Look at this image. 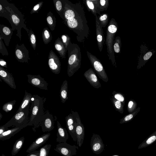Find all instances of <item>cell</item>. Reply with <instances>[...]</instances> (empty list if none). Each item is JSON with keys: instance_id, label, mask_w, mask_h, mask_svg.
<instances>
[{"instance_id": "6da1fadb", "label": "cell", "mask_w": 156, "mask_h": 156, "mask_svg": "<svg viewBox=\"0 0 156 156\" xmlns=\"http://www.w3.org/2000/svg\"><path fill=\"white\" fill-rule=\"evenodd\" d=\"M64 23L76 35L79 42L83 41L89 34V28L87 25L84 11L82 5L79 4L75 13L69 20L63 21Z\"/></svg>"}, {"instance_id": "7a4b0ae2", "label": "cell", "mask_w": 156, "mask_h": 156, "mask_svg": "<svg viewBox=\"0 0 156 156\" xmlns=\"http://www.w3.org/2000/svg\"><path fill=\"white\" fill-rule=\"evenodd\" d=\"M0 4L9 12L10 15V23L13 31L17 30L16 35L21 41V30L24 29L28 34L30 30L28 29L25 23L24 16L21 12L12 3H9L6 0H0Z\"/></svg>"}, {"instance_id": "3957f363", "label": "cell", "mask_w": 156, "mask_h": 156, "mask_svg": "<svg viewBox=\"0 0 156 156\" xmlns=\"http://www.w3.org/2000/svg\"><path fill=\"white\" fill-rule=\"evenodd\" d=\"M44 100L37 94L33 95L31 101L30 115L27 126H34V131L40 126L41 119L44 115L43 110Z\"/></svg>"}, {"instance_id": "277c9868", "label": "cell", "mask_w": 156, "mask_h": 156, "mask_svg": "<svg viewBox=\"0 0 156 156\" xmlns=\"http://www.w3.org/2000/svg\"><path fill=\"white\" fill-rule=\"evenodd\" d=\"M68 62L67 73L69 77L73 76L80 68L82 55L80 49L76 44L70 42L67 48Z\"/></svg>"}, {"instance_id": "5b68a950", "label": "cell", "mask_w": 156, "mask_h": 156, "mask_svg": "<svg viewBox=\"0 0 156 156\" xmlns=\"http://www.w3.org/2000/svg\"><path fill=\"white\" fill-rule=\"evenodd\" d=\"M118 27L117 23L115 20L114 18L111 19L107 27L105 40L109 59L111 61L112 64L115 68L117 66L113 45L115 36L118 31Z\"/></svg>"}, {"instance_id": "8992f818", "label": "cell", "mask_w": 156, "mask_h": 156, "mask_svg": "<svg viewBox=\"0 0 156 156\" xmlns=\"http://www.w3.org/2000/svg\"><path fill=\"white\" fill-rule=\"evenodd\" d=\"M30 105L24 109L16 113L10 120L4 125L6 128L12 126L19 127L23 125H26L29 122L28 115L29 112Z\"/></svg>"}, {"instance_id": "52a82bcc", "label": "cell", "mask_w": 156, "mask_h": 156, "mask_svg": "<svg viewBox=\"0 0 156 156\" xmlns=\"http://www.w3.org/2000/svg\"><path fill=\"white\" fill-rule=\"evenodd\" d=\"M87 54L93 69L98 76L104 82H107L108 78L100 61L88 51H87Z\"/></svg>"}, {"instance_id": "ba28073f", "label": "cell", "mask_w": 156, "mask_h": 156, "mask_svg": "<svg viewBox=\"0 0 156 156\" xmlns=\"http://www.w3.org/2000/svg\"><path fill=\"white\" fill-rule=\"evenodd\" d=\"M71 113L73 115L76 121V133L77 138V144L78 146L81 147L83 144L84 138V127L82 123L78 112L72 110Z\"/></svg>"}, {"instance_id": "9c48e42d", "label": "cell", "mask_w": 156, "mask_h": 156, "mask_svg": "<svg viewBox=\"0 0 156 156\" xmlns=\"http://www.w3.org/2000/svg\"><path fill=\"white\" fill-rule=\"evenodd\" d=\"M78 147L71 145L66 142L58 143L54 150L63 156H73L77 154Z\"/></svg>"}, {"instance_id": "30bf717a", "label": "cell", "mask_w": 156, "mask_h": 156, "mask_svg": "<svg viewBox=\"0 0 156 156\" xmlns=\"http://www.w3.org/2000/svg\"><path fill=\"white\" fill-rule=\"evenodd\" d=\"M48 64L51 71L55 74H58L61 69V63L59 58L52 50L49 52L48 59Z\"/></svg>"}, {"instance_id": "8fae6325", "label": "cell", "mask_w": 156, "mask_h": 156, "mask_svg": "<svg viewBox=\"0 0 156 156\" xmlns=\"http://www.w3.org/2000/svg\"><path fill=\"white\" fill-rule=\"evenodd\" d=\"M15 55L17 61L22 63H28V60L30 59L29 51L24 44L21 45L17 44L15 49Z\"/></svg>"}, {"instance_id": "7c38bea8", "label": "cell", "mask_w": 156, "mask_h": 156, "mask_svg": "<svg viewBox=\"0 0 156 156\" xmlns=\"http://www.w3.org/2000/svg\"><path fill=\"white\" fill-rule=\"evenodd\" d=\"M40 126L43 132H50L54 128V121L53 115L48 111L44 114L41 121Z\"/></svg>"}, {"instance_id": "4fadbf2b", "label": "cell", "mask_w": 156, "mask_h": 156, "mask_svg": "<svg viewBox=\"0 0 156 156\" xmlns=\"http://www.w3.org/2000/svg\"><path fill=\"white\" fill-rule=\"evenodd\" d=\"M91 149L93 152L96 154H100L104 151L105 145L100 136L93 133L90 142Z\"/></svg>"}, {"instance_id": "5bb4252c", "label": "cell", "mask_w": 156, "mask_h": 156, "mask_svg": "<svg viewBox=\"0 0 156 156\" xmlns=\"http://www.w3.org/2000/svg\"><path fill=\"white\" fill-rule=\"evenodd\" d=\"M27 76L28 77V82L33 86L42 90H48V84L39 75L28 74Z\"/></svg>"}, {"instance_id": "9a60e30c", "label": "cell", "mask_w": 156, "mask_h": 156, "mask_svg": "<svg viewBox=\"0 0 156 156\" xmlns=\"http://www.w3.org/2000/svg\"><path fill=\"white\" fill-rule=\"evenodd\" d=\"M66 126L71 137L73 141H76V121L72 113H70L65 117Z\"/></svg>"}, {"instance_id": "2e32d148", "label": "cell", "mask_w": 156, "mask_h": 156, "mask_svg": "<svg viewBox=\"0 0 156 156\" xmlns=\"http://www.w3.org/2000/svg\"><path fill=\"white\" fill-rule=\"evenodd\" d=\"M95 16L97 42L99 50L100 52H101L102 50L105 40L102 27L98 20V16L97 15Z\"/></svg>"}, {"instance_id": "e0dca14e", "label": "cell", "mask_w": 156, "mask_h": 156, "mask_svg": "<svg viewBox=\"0 0 156 156\" xmlns=\"http://www.w3.org/2000/svg\"><path fill=\"white\" fill-rule=\"evenodd\" d=\"M51 133L48 132L44 134L35 140L29 147L26 152L30 153L35 151L38 148L46 143L49 139Z\"/></svg>"}, {"instance_id": "ac0fdd59", "label": "cell", "mask_w": 156, "mask_h": 156, "mask_svg": "<svg viewBox=\"0 0 156 156\" xmlns=\"http://www.w3.org/2000/svg\"><path fill=\"white\" fill-rule=\"evenodd\" d=\"M91 85L96 89L101 87V84L98 79L96 74L92 68H89L83 74Z\"/></svg>"}, {"instance_id": "d6986e66", "label": "cell", "mask_w": 156, "mask_h": 156, "mask_svg": "<svg viewBox=\"0 0 156 156\" xmlns=\"http://www.w3.org/2000/svg\"><path fill=\"white\" fill-rule=\"evenodd\" d=\"M0 78L11 88L16 89V86L12 75L1 66H0Z\"/></svg>"}, {"instance_id": "ffe728a7", "label": "cell", "mask_w": 156, "mask_h": 156, "mask_svg": "<svg viewBox=\"0 0 156 156\" xmlns=\"http://www.w3.org/2000/svg\"><path fill=\"white\" fill-rule=\"evenodd\" d=\"M13 33L12 28L3 24H0V37L4 40L7 46L9 45Z\"/></svg>"}, {"instance_id": "44dd1931", "label": "cell", "mask_w": 156, "mask_h": 156, "mask_svg": "<svg viewBox=\"0 0 156 156\" xmlns=\"http://www.w3.org/2000/svg\"><path fill=\"white\" fill-rule=\"evenodd\" d=\"M84 2L89 12H91L95 16L97 15V14L101 15L99 9L100 0H86Z\"/></svg>"}, {"instance_id": "7402d4cb", "label": "cell", "mask_w": 156, "mask_h": 156, "mask_svg": "<svg viewBox=\"0 0 156 156\" xmlns=\"http://www.w3.org/2000/svg\"><path fill=\"white\" fill-rule=\"evenodd\" d=\"M57 132L56 141L59 143L66 142L69 138L68 132L65 128L63 127L58 121H57Z\"/></svg>"}, {"instance_id": "603a6c76", "label": "cell", "mask_w": 156, "mask_h": 156, "mask_svg": "<svg viewBox=\"0 0 156 156\" xmlns=\"http://www.w3.org/2000/svg\"><path fill=\"white\" fill-rule=\"evenodd\" d=\"M27 126V125H23L19 127H15L11 129H9L0 135V140H9L23 128Z\"/></svg>"}, {"instance_id": "cb8c5ba5", "label": "cell", "mask_w": 156, "mask_h": 156, "mask_svg": "<svg viewBox=\"0 0 156 156\" xmlns=\"http://www.w3.org/2000/svg\"><path fill=\"white\" fill-rule=\"evenodd\" d=\"M54 46L60 56L62 58H65L67 51L61 38L59 37L57 38L55 41Z\"/></svg>"}, {"instance_id": "d4e9b609", "label": "cell", "mask_w": 156, "mask_h": 156, "mask_svg": "<svg viewBox=\"0 0 156 156\" xmlns=\"http://www.w3.org/2000/svg\"><path fill=\"white\" fill-rule=\"evenodd\" d=\"M68 82L65 80L63 81L60 90V97L63 103H64L68 99Z\"/></svg>"}, {"instance_id": "484cf974", "label": "cell", "mask_w": 156, "mask_h": 156, "mask_svg": "<svg viewBox=\"0 0 156 156\" xmlns=\"http://www.w3.org/2000/svg\"><path fill=\"white\" fill-rule=\"evenodd\" d=\"M32 96L31 94L27 92L25 90L24 96L19 107L16 112H18L24 109L28 106L30 105Z\"/></svg>"}, {"instance_id": "4316f807", "label": "cell", "mask_w": 156, "mask_h": 156, "mask_svg": "<svg viewBox=\"0 0 156 156\" xmlns=\"http://www.w3.org/2000/svg\"><path fill=\"white\" fill-rule=\"evenodd\" d=\"M156 141V130L144 140L139 146L138 149L146 147Z\"/></svg>"}, {"instance_id": "83f0119b", "label": "cell", "mask_w": 156, "mask_h": 156, "mask_svg": "<svg viewBox=\"0 0 156 156\" xmlns=\"http://www.w3.org/2000/svg\"><path fill=\"white\" fill-rule=\"evenodd\" d=\"M25 138L23 136L16 140L14 143L11 151L12 156L17 154L20 151L24 144Z\"/></svg>"}, {"instance_id": "f1b7e54d", "label": "cell", "mask_w": 156, "mask_h": 156, "mask_svg": "<svg viewBox=\"0 0 156 156\" xmlns=\"http://www.w3.org/2000/svg\"><path fill=\"white\" fill-rule=\"evenodd\" d=\"M54 5L57 13L64 20L63 14L64 3L63 0H53Z\"/></svg>"}, {"instance_id": "f546056e", "label": "cell", "mask_w": 156, "mask_h": 156, "mask_svg": "<svg viewBox=\"0 0 156 156\" xmlns=\"http://www.w3.org/2000/svg\"><path fill=\"white\" fill-rule=\"evenodd\" d=\"M46 21L48 25L52 31L55 29L56 23V19L52 12L50 11L47 14Z\"/></svg>"}, {"instance_id": "4dcf8cb0", "label": "cell", "mask_w": 156, "mask_h": 156, "mask_svg": "<svg viewBox=\"0 0 156 156\" xmlns=\"http://www.w3.org/2000/svg\"><path fill=\"white\" fill-rule=\"evenodd\" d=\"M140 110V107H138L136 110L133 112L130 113L129 114L125 115L122 119H121L119 122L120 124H123L126 123L131 121L134 118V117L137 115Z\"/></svg>"}, {"instance_id": "1f68e13d", "label": "cell", "mask_w": 156, "mask_h": 156, "mask_svg": "<svg viewBox=\"0 0 156 156\" xmlns=\"http://www.w3.org/2000/svg\"><path fill=\"white\" fill-rule=\"evenodd\" d=\"M42 37L44 43L45 44H48L52 39V36L51 32L47 27L44 28L42 33Z\"/></svg>"}, {"instance_id": "d6a6232c", "label": "cell", "mask_w": 156, "mask_h": 156, "mask_svg": "<svg viewBox=\"0 0 156 156\" xmlns=\"http://www.w3.org/2000/svg\"><path fill=\"white\" fill-rule=\"evenodd\" d=\"M111 101L115 110L120 113H123L124 105L119 101L116 99L113 96L110 98Z\"/></svg>"}, {"instance_id": "836d02e7", "label": "cell", "mask_w": 156, "mask_h": 156, "mask_svg": "<svg viewBox=\"0 0 156 156\" xmlns=\"http://www.w3.org/2000/svg\"><path fill=\"white\" fill-rule=\"evenodd\" d=\"M154 51H148L144 55L142 58L139 60V61L137 67V69H139L144 65L145 63L149 59L154 52H155V51L154 52Z\"/></svg>"}, {"instance_id": "e575fe53", "label": "cell", "mask_w": 156, "mask_h": 156, "mask_svg": "<svg viewBox=\"0 0 156 156\" xmlns=\"http://www.w3.org/2000/svg\"><path fill=\"white\" fill-rule=\"evenodd\" d=\"M121 41L120 37L118 36L114 39L113 47L114 52L116 53H120L121 48Z\"/></svg>"}, {"instance_id": "d590c367", "label": "cell", "mask_w": 156, "mask_h": 156, "mask_svg": "<svg viewBox=\"0 0 156 156\" xmlns=\"http://www.w3.org/2000/svg\"><path fill=\"white\" fill-rule=\"evenodd\" d=\"M28 35L31 45L34 50H35L37 45L36 36L31 29L30 30Z\"/></svg>"}, {"instance_id": "8d00e7d4", "label": "cell", "mask_w": 156, "mask_h": 156, "mask_svg": "<svg viewBox=\"0 0 156 156\" xmlns=\"http://www.w3.org/2000/svg\"><path fill=\"white\" fill-rule=\"evenodd\" d=\"M98 20L102 27H105L108 22V16L107 13L102 14L98 16Z\"/></svg>"}, {"instance_id": "74e56055", "label": "cell", "mask_w": 156, "mask_h": 156, "mask_svg": "<svg viewBox=\"0 0 156 156\" xmlns=\"http://www.w3.org/2000/svg\"><path fill=\"white\" fill-rule=\"evenodd\" d=\"M113 97L116 100L121 102L124 106L125 104V98L124 95L122 93L114 90L112 92Z\"/></svg>"}, {"instance_id": "f35d334b", "label": "cell", "mask_w": 156, "mask_h": 156, "mask_svg": "<svg viewBox=\"0 0 156 156\" xmlns=\"http://www.w3.org/2000/svg\"><path fill=\"white\" fill-rule=\"evenodd\" d=\"M16 102V101L14 100L5 103L2 107V110L6 112H10L12 109Z\"/></svg>"}, {"instance_id": "ab89813d", "label": "cell", "mask_w": 156, "mask_h": 156, "mask_svg": "<svg viewBox=\"0 0 156 156\" xmlns=\"http://www.w3.org/2000/svg\"><path fill=\"white\" fill-rule=\"evenodd\" d=\"M137 104L133 99H130L127 104V110L129 113L133 112L136 109Z\"/></svg>"}, {"instance_id": "60d3db41", "label": "cell", "mask_w": 156, "mask_h": 156, "mask_svg": "<svg viewBox=\"0 0 156 156\" xmlns=\"http://www.w3.org/2000/svg\"><path fill=\"white\" fill-rule=\"evenodd\" d=\"M51 145V144H46L41 147L40 150V156H48Z\"/></svg>"}, {"instance_id": "b9f144b4", "label": "cell", "mask_w": 156, "mask_h": 156, "mask_svg": "<svg viewBox=\"0 0 156 156\" xmlns=\"http://www.w3.org/2000/svg\"><path fill=\"white\" fill-rule=\"evenodd\" d=\"M0 16L6 18L10 22V15L8 11L0 4Z\"/></svg>"}, {"instance_id": "7bdbcfd3", "label": "cell", "mask_w": 156, "mask_h": 156, "mask_svg": "<svg viewBox=\"0 0 156 156\" xmlns=\"http://www.w3.org/2000/svg\"><path fill=\"white\" fill-rule=\"evenodd\" d=\"M109 0H100L99 9L101 12L106 10L108 7Z\"/></svg>"}, {"instance_id": "ee69618b", "label": "cell", "mask_w": 156, "mask_h": 156, "mask_svg": "<svg viewBox=\"0 0 156 156\" xmlns=\"http://www.w3.org/2000/svg\"><path fill=\"white\" fill-rule=\"evenodd\" d=\"M61 39L65 46L66 51H67V48L71 42L70 37L66 34H64L61 35Z\"/></svg>"}, {"instance_id": "f6af8a7d", "label": "cell", "mask_w": 156, "mask_h": 156, "mask_svg": "<svg viewBox=\"0 0 156 156\" xmlns=\"http://www.w3.org/2000/svg\"><path fill=\"white\" fill-rule=\"evenodd\" d=\"M0 53L4 56H7L9 53L1 37H0Z\"/></svg>"}, {"instance_id": "bcb514c9", "label": "cell", "mask_w": 156, "mask_h": 156, "mask_svg": "<svg viewBox=\"0 0 156 156\" xmlns=\"http://www.w3.org/2000/svg\"><path fill=\"white\" fill-rule=\"evenodd\" d=\"M43 3L44 2L42 1L38 2L32 9L30 13L32 14L35 13H38L39 10L42 8Z\"/></svg>"}, {"instance_id": "7dc6e473", "label": "cell", "mask_w": 156, "mask_h": 156, "mask_svg": "<svg viewBox=\"0 0 156 156\" xmlns=\"http://www.w3.org/2000/svg\"><path fill=\"white\" fill-rule=\"evenodd\" d=\"M26 156H40V151H34L30 153Z\"/></svg>"}, {"instance_id": "c3c4849f", "label": "cell", "mask_w": 156, "mask_h": 156, "mask_svg": "<svg viewBox=\"0 0 156 156\" xmlns=\"http://www.w3.org/2000/svg\"><path fill=\"white\" fill-rule=\"evenodd\" d=\"M9 129V128L5 127L4 125L1 126H0V135Z\"/></svg>"}, {"instance_id": "681fc988", "label": "cell", "mask_w": 156, "mask_h": 156, "mask_svg": "<svg viewBox=\"0 0 156 156\" xmlns=\"http://www.w3.org/2000/svg\"><path fill=\"white\" fill-rule=\"evenodd\" d=\"M0 64L1 66L3 67L8 68L6 62L5 60L2 58L0 59Z\"/></svg>"}, {"instance_id": "f907efd6", "label": "cell", "mask_w": 156, "mask_h": 156, "mask_svg": "<svg viewBox=\"0 0 156 156\" xmlns=\"http://www.w3.org/2000/svg\"><path fill=\"white\" fill-rule=\"evenodd\" d=\"M2 117V115L1 114V113L0 112V120H1Z\"/></svg>"}, {"instance_id": "816d5d0a", "label": "cell", "mask_w": 156, "mask_h": 156, "mask_svg": "<svg viewBox=\"0 0 156 156\" xmlns=\"http://www.w3.org/2000/svg\"><path fill=\"white\" fill-rule=\"evenodd\" d=\"M112 156H119V155H112Z\"/></svg>"}, {"instance_id": "f5cc1de1", "label": "cell", "mask_w": 156, "mask_h": 156, "mask_svg": "<svg viewBox=\"0 0 156 156\" xmlns=\"http://www.w3.org/2000/svg\"><path fill=\"white\" fill-rule=\"evenodd\" d=\"M2 156H5V155L4 154H2Z\"/></svg>"}, {"instance_id": "db71d44e", "label": "cell", "mask_w": 156, "mask_h": 156, "mask_svg": "<svg viewBox=\"0 0 156 156\" xmlns=\"http://www.w3.org/2000/svg\"><path fill=\"white\" fill-rule=\"evenodd\" d=\"M155 145H156V144H155Z\"/></svg>"}]
</instances>
